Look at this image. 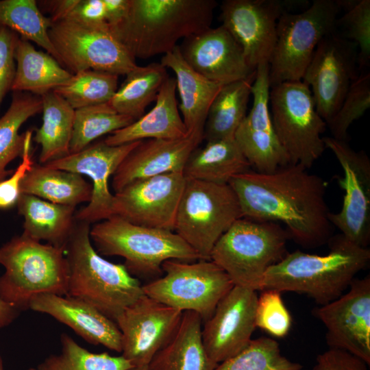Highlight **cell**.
Returning <instances> with one entry per match:
<instances>
[{
	"mask_svg": "<svg viewBox=\"0 0 370 370\" xmlns=\"http://www.w3.org/2000/svg\"><path fill=\"white\" fill-rule=\"evenodd\" d=\"M258 296L256 309V326L270 335L282 338L292 325L291 315L284 305L281 292L264 289Z\"/></svg>",
	"mask_w": 370,
	"mask_h": 370,
	"instance_id": "obj_43",
	"label": "cell"
},
{
	"mask_svg": "<svg viewBox=\"0 0 370 370\" xmlns=\"http://www.w3.org/2000/svg\"><path fill=\"white\" fill-rule=\"evenodd\" d=\"M180 53L196 72L225 85L255 75L239 45L222 25L211 27L186 38Z\"/></svg>",
	"mask_w": 370,
	"mask_h": 370,
	"instance_id": "obj_22",
	"label": "cell"
},
{
	"mask_svg": "<svg viewBox=\"0 0 370 370\" xmlns=\"http://www.w3.org/2000/svg\"><path fill=\"white\" fill-rule=\"evenodd\" d=\"M0 370H3L2 360L0 357Z\"/></svg>",
	"mask_w": 370,
	"mask_h": 370,
	"instance_id": "obj_52",
	"label": "cell"
},
{
	"mask_svg": "<svg viewBox=\"0 0 370 370\" xmlns=\"http://www.w3.org/2000/svg\"><path fill=\"white\" fill-rule=\"evenodd\" d=\"M29 309L52 317L92 345L121 352V334L115 321L87 303L69 296L42 294L30 301Z\"/></svg>",
	"mask_w": 370,
	"mask_h": 370,
	"instance_id": "obj_24",
	"label": "cell"
},
{
	"mask_svg": "<svg viewBox=\"0 0 370 370\" xmlns=\"http://www.w3.org/2000/svg\"><path fill=\"white\" fill-rule=\"evenodd\" d=\"M185 184L182 173L136 180L114 193L112 216L135 225L174 232Z\"/></svg>",
	"mask_w": 370,
	"mask_h": 370,
	"instance_id": "obj_17",
	"label": "cell"
},
{
	"mask_svg": "<svg viewBox=\"0 0 370 370\" xmlns=\"http://www.w3.org/2000/svg\"><path fill=\"white\" fill-rule=\"evenodd\" d=\"M329 349L345 351L370 365V275L354 278L335 300L316 308Z\"/></svg>",
	"mask_w": 370,
	"mask_h": 370,
	"instance_id": "obj_18",
	"label": "cell"
},
{
	"mask_svg": "<svg viewBox=\"0 0 370 370\" xmlns=\"http://www.w3.org/2000/svg\"><path fill=\"white\" fill-rule=\"evenodd\" d=\"M106 22L109 27H112L121 22L126 16L130 0H103Z\"/></svg>",
	"mask_w": 370,
	"mask_h": 370,
	"instance_id": "obj_48",
	"label": "cell"
},
{
	"mask_svg": "<svg viewBox=\"0 0 370 370\" xmlns=\"http://www.w3.org/2000/svg\"><path fill=\"white\" fill-rule=\"evenodd\" d=\"M40 97L42 123L33 140L41 147L39 162L45 164L70 154L75 110L53 90Z\"/></svg>",
	"mask_w": 370,
	"mask_h": 370,
	"instance_id": "obj_32",
	"label": "cell"
},
{
	"mask_svg": "<svg viewBox=\"0 0 370 370\" xmlns=\"http://www.w3.org/2000/svg\"><path fill=\"white\" fill-rule=\"evenodd\" d=\"M336 21L338 32L358 47V70L365 71L370 63V1L356 0Z\"/></svg>",
	"mask_w": 370,
	"mask_h": 370,
	"instance_id": "obj_42",
	"label": "cell"
},
{
	"mask_svg": "<svg viewBox=\"0 0 370 370\" xmlns=\"http://www.w3.org/2000/svg\"><path fill=\"white\" fill-rule=\"evenodd\" d=\"M49 18L41 12L35 0H1L0 25L42 47L59 63V56L49 36Z\"/></svg>",
	"mask_w": 370,
	"mask_h": 370,
	"instance_id": "obj_36",
	"label": "cell"
},
{
	"mask_svg": "<svg viewBox=\"0 0 370 370\" xmlns=\"http://www.w3.org/2000/svg\"><path fill=\"white\" fill-rule=\"evenodd\" d=\"M140 141L112 146L101 140L44 164L86 175L92 180L91 199L85 207L76 210L77 221L90 224L112 216L114 194L110 191L109 180L124 158Z\"/></svg>",
	"mask_w": 370,
	"mask_h": 370,
	"instance_id": "obj_19",
	"label": "cell"
},
{
	"mask_svg": "<svg viewBox=\"0 0 370 370\" xmlns=\"http://www.w3.org/2000/svg\"><path fill=\"white\" fill-rule=\"evenodd\" d=\"M162 277L143 285L145 295L182 312H195L204 322L234 286L211 260H168L162 263Z\"/></svg>",
	"mask_w": 370,
	"mask_h": 370,
	"instance_id": "obj_11",
	"label": "cell"
},
{
	"mask_svg": "<svg viewBox=\"0 0 370 370\" xmlns=\"http://www.w3.org/2000/svg\"><path fill=\"white\" fill-rule=\"evenodd\" d=\"M269 64L258 66L251 95L253 105L234 140L254 171L267 173L290 164L274 130L269 111Z\"/></svg>",
	"mask_w": 370,
	"mask_h": 370,
	"instance_id": "obj_20",
	"label": "cell"
},
{
	"mask_svg": "<svg viewBox=\"0 0 370 370\" xmlns=\"http://www.w3.org/2000/svg\"><path fill=\"white\" fill-rule=\"evenodd\" d=\"M343 170L337 178L344 190L341 210L330 212L329 219L346 238L356 245L368 247L370 243V160L363 151H356L347 141L332 136L323 137Z\"/></svg>",
	"mask_w": 370,
	"mask_h": 370,
	"instance_id": "obj_14",
	"label": "cell"
},
{
	"mask_svg": "<svg viewBox=\"0 0 370 370\" xmlns=\"http://www.w3.org/2000/svg\"><path fill=\"white\" fill-rule=\"evenodd\" d=\"M370 107V73L362 71L350 86L339 109L327 123L333 138L347 141L348 129Z\"/></svg>",
	"mask_w": 370,
	"mask_h": 370,
	"instance_id": "obj_41",
	"label": "cell"
},
{
	"mask_svg": "<svg viewBox=\"0 0 370 370\" xmlns=\"http://www.w3.org/2000/svg\"><path fill=\"white\" fill-rule=\"evenodd\" d=\"M258 295L255 291L234 286L204 322L202 341L210 358L219 364L242 351L256 329Z\"/></svg>",
	"mask_w": 370,
	"mask_h": 370,
	"instance_id": "obj_21",
	"label": "cell"
},
{
	"mask_svg": "<svg viewBox=\"0 0 370 370\" xmlns=\"http://www.w3.org/2000/svg\"><path fill=\"white\" fill-rule=\"evenodd\" d=\"M92 191V184L82 175L44 164H34L21 185V194L74 207L82 203H88Z\"/></svg>",
	"mask_w": 370,
	"mask_h": 370,
	"instance_id": "obj_31",
	"label": "cell"
},
{
	"mask_svg": "<svg viewBox=\"0 0 370 370\" xmlns=\"http://www.w3.org/2000/svg\"><path fill=\"white\" fill-rule=\"evenodd\" d=\"M90 237L101 256L123 258L133 276L160 275L162 263L168 260H201L175 232L135 225L117 216L95 223Z\"/></svg>",
	"mask_w": 370,
	"mask_h": 370,
	"instance_id": "obj_6",
	"label": "cell"
},
{
	"mask_svg": "<svg viewBox=\"0 0 370 370\" xmlns=\"http://www.w3.org/2000/svg\"><path fill=\"white\" fill-rule=\"evenodd\" d=\"M160 64L175 74L179 109L188 132L204 134L210 106L223 85L209 80L190 67L183 58L179 45L162 56Z\"/></svg>",
	"mask_w": 370,
	"mask_h": 370,
	"instance_id": "obj_26",
	"label": "cell"
},
{
	"mask_svg": "<svg viewBox=\"0 0 370 370\" xmlns=\"http://www.w3.org/2000/svg\"><path fill=\"white\" fill-rule=\"evenodd\" d=\"M18 34L0 25V107L7 92L11 90L16 73L14 53Z\"/></svg>",
	"mask_w": 370,
	"mask_h": 370,
	"instance_id": "obj_45",
	"label": "cell"
},
{
	"mask_svg": "<svg viewBox=\"0 0 370 370\" xmlns=\"http://www.w3.org/2000/svg\"><path fill=\"white\" fill-rule=\"evenodd\" d=\"M362 360L343 350L329 349L317 356L312 370H368Z\"/></svg>",
	"mask_w": 370,
	"mask_h": 370,
	"instance_id": "obj_46",
	"label": "cell"
},
{
	"mask_svg": "<svg viewBox=\"0 0 370 370\" xmlns=\"http://www.w3.org/2000/svg\"><path fill=\"white\" fill-rule=\"evenodd\" d=\"M214 0H130L111 32L132 56L147 59L171 51L177 41L210 27Z\"/></svg>",
	"mask_w": 370,
	"mask_h": 370,
	"instance_id": "obj_3",
	"label": "cell"
},
{
	"mask_svg": "<svg viewBox=\"0 0 370 370\" xmlns=\"http://www.w3.org/2000/svg\"><path fill=\"white\" fill-rule=\"evenodd\" d=\"M90 224L76 220L64 251L69 267L66 296L87 303L115 321L145 293L143 285L123 264L112 263L95 249Z\"/></svg>",
	"mask_w": 370,
	"mask_h": 370,
	"instance_id": "obj_4",
	"label": "cell"
},
{
	"mask_svg": "<svg viewBox=\"0 0 370 370\" xmlns=\"http://www.w3.org/2000/svg\"><path fill=\"white\" fill-rule=\"evenodd\" d=\"M77 0L45 1L42 3L47 5V10L50 12L49 17L51 22H56L67 17L76 5Z\"/></svg>",
	"mask_w": 370,
	"mask_h": 370,
	"instance_id": "obj_49",
	"label": "cell"
},
{
	"mask_svg": "<svg viewBox=\"0 0 370 370\" xmlns=\"http://www.w3.org/2000/svg\"><path fill=\"white\" fill-rule=\"evenodd\" d=\"M48 34L60 64L72 74L95 70L125 75L138 66L108 24H88L66 18L51 22Z\"/></svg>",
	"mask_w": 370,
	"mask_h": 370,
	"instance_id": "obj_12",
	"label": "cell"
},
{
	"mask_svg": "<svg viewBox=\"0 0 370 370\" xmlns=\"http://www.w3.org/2000/svg\"><path fill=\"white\" fill-rule=\"evenodd\" d=\"M340 10L336 0H314L301 12L286 11L280 16L269 64L270 87L301 81L319 42L336 30Z\"/></svg>",
	"mask_w": 370,
	"mask_h": 370,
	"instance_id": "obj_8",
	"label": "cell"
},
{
	"mask_svg": "<svg viewBox=\"0 0 370 370\" xmlns=\"http://www.w3.org/2000/svg\"><path fill=\"white\" fill-rule=\"evenodd\" d=\"M272 123L290 164L309 169L325 150L322 134L327 124L317 112L310 88L302 81L271 87Z\"/></svg>",
	"mask_w": 370,
	"mask_h": 370,
	"instance_id": "obj_10",
	"label": "cell"
},
{
	"mask_svg": "<svg viewBox=\"0 0 370 370\" xmlns=\"http://www.w3.org/2000/svg\"><path fill=\"white\" fill-rule=\"evenodd\" d=\"M33 132L34 130L25 132L21 163L7 179L0 182V210H8L16 206L21 194L22 181L35 164L31 152Z\"/></svg>",
	"mask_w": 370,
	"mask_h": 370,
	"instance_id": "obj_44",
	"label": "cell"
},
{
	"mask_svg": "<svg viewBox=\"0 0 370 370\" xmlns=\"http://www.w3.org/2000/svg\"><path fill=\"white\" fill-rule=\"evenodd\" d=\"M28 370H37L36 368H29Z\"/></svg>",
	"mask_w": 370,
	"mask_h": 370,
	"instance_id": "obj_53",
	"label": "cell"
},
{
	"mask_svg": "<svg viewBox=\"0 0 370 370\" xmlns=\"http://www.w3.org/2000/svg\"><path fill=\"white\" fill-rule=\"evenodd\" d=\"M289 239L280 224L242 217L218 240L210 260L228 275L234 286L261 291L268 269L287 254Z\"/></svg>",
	"mask_w": 370,
	"mask_h": 370,
	"instance_id": "obj_7",
	"label": "cell"
},
{
	"mask_svg": "<svg viewBox=\"0 0 370 370\" xmlns=\"http://www.w3.org/2000/svg\"><path fill=\"white\" fill-rule=\"evenodd\" d=\"M134 121L117 113L108 103L75 110L70 153L82 150L99 137L125 127Z\"/></svg>",
	"mask_w": 370,
	"mask_h": 370,
	"instance_id": "obj_38",
	"label": "cell"
},
{
	"mask_svg": "<svg viewBox=\"0 0 370 370\" xmlns=\"http://www.w3.org/2000/svg\"><path fill=\"white\" fill-rule=\"evenodd\" d=\"M302 366L286 358L279 343L262 336L251 339L236 355L219 363L214 370H302Z\"/></svg>",
	"mask_w": 370,
	"mask_h": 370,
	"instance_id": "obj_40",
	"label": "cell"
},
{
	"mask_svg": "<svg viewBox=\"0 0 370 370\" xmlns=\"http://www.w3.org/2000/svg\"><path fill=\"white\" fill-rule=\"evenodd\" d=\"M299 164L271 173L249 170L228 184L238 200L243 217L286 225L290 238L304 248L319 247L332 237L325 200L326 183Z\"/></svg>",
	"mask_w": 370,
	"mask_h": 370,
	"instance_id": "obj_1",
	"label": "cell"
},
{
	"mask_svg": "<svg viewBox=\"0 0 370 370\" xmlns=\"http://www.w3.org/2000/svg\"><path fill=\"white\" fill-rule=\"evenodd\" d=\"M325 255L300 250L287 253L264 274L261 291L274 289L304 294L320 306L347 290L356 275L370 262V249L356 245L343 234L332 236Z\"/></svg>",
	"mask_w": 370,
	"mask_h": 370,
	"instance_id": "obj_2",
	"label": "cell"
},
{
	"mask_svg": "<svg viewBox=\"0 0 370 370\" xmlns=\"http://www.w3.org/2000/svg\"><path fill=\"white\" fill-rule=\"evenodd\" d=\"M202 320L193 311L182 313L177 330L153 356L150 370H214L218 364L208 356L201 335Z\"/></svg>",
	"mask_w": 370,
	"mask_h": 370,
	"instance_id": "obj_27",
	"label": "cell"
},
{
	"mask_svg": "<svg viewBox=\"0 0 370 370\" xmlns=\"http://www.w3.org/2000/svg\"><path fill=\"white\" fill-rule=\"evenodd\" d=\"M14 58L16 73L11 90L42 96L62 86L73 74L50 54L36 50L29 40L19 38Z\"/></svg>",
	"mask_w": 370,
	"mask_h": 370,
	"instance_id": "obj_29",
	"label": "cell"
},
{
	"mask_svg": "<svg viewBox=\"0 0 370 370\" xmlns=\"http://www.w3.org/2000/svg\"><path fill=\"white\" fill-rule=\"evenodd\" d=\"M242 217L237 197L228 184L186 179L174 232L201 260H210L218 240Z\"/></svg>",
	"mask_w": 370,
	"mask_h": 370,
	"instance_id": "obj_9",
	"label": "cell"
},
{
	"mask_svg": "<svg viewBox=\"0 0 370 370\" xmlns=\"http://www.w3.org/2000/svg\"><path fill=\"white\" fill-rule=\"evenodd\" d=\"M182 313L142 295L114 321L121 334V356L133 367L149 365L175 333Z\"/></svg>",
	"mask_w": 370,
	"mask_h": 370,
	"instance_id": "obj_16",
	"label": "cell"
},
{
	"mask_svg": "<svg viewBox=\"0 0 370 370\" xmlns=\"http://www.w3.org/2000/svg\"><path fill=\"white\" fill-rule=\"evenodd\" d=\"M255 75L221 87L208 110L204 127V140L234 138L237 129L247 115Z\"/></svg>",
	"mask_w": 370,
	"mask_h": 370,
	"instance_id": "obj_33",
	"label": "cell"
},
{
	"mask_svg": "<svg viewBox=\"0 0 370 370\" xmlns=\"http://www.w3.org/2000/svg\"><path fill=\"white\" fill-rule=\"evenodd\" d=\"M0 299L19 312L42 294L66 296L69 267L64 248L43 244L23 234L0 247Z\"/></svg>",
	"mask_w": 370,
	"mask_h": 370,
	"instance_id": "obj_5",
	"label": "cell"
},
{
	"mask_svg": "<svg viewBox=\"0 0 370 370\" xmlns=\"http://www.w3.org/2000/svg\"><path fill=\"white\" fill-rule=\"evenodd\" d=\"M125 75V80L108 103L117 113L136 120L145 114L146 107L156 100L169 75L160 62L137 66Z\"/></svg>",
	"mask_w": 370,
	"mask_h": 370,
	"instance_id": "obj_34",
	"label": "cell"
},
{
	"mask_svg": "<svg viewBox=\"0 0 370 370\" xmlns=\"http://www.w3.org/2000/svg\"><path fill=\"white\" fill-rule=\"evenodd\" d=\"M66 18L88 24H108L103 0H77Z\"/></svg>",
	"mask_w": 370,
	"mask_h": 370,
	"instance_id": "obj_47",
	"label": "cell"
},
{
	"mask_svg": "<svg viewBox=\"0 0 370 370\" xmlns=\"http://www.w3.org/2000/svg\"><path fill=\"white\" fill-rule=\"evenodd\" d=\"M250 164L234 139L206 141L189 156L183 175L188 180L228 184L235 175L250 170Z\"/></svg>",
	"mask_w": 370,
	"mask_h": 370,
	"instance_id": "obj_30",
	"label": "cell"
},
{
	"mask_svg": "<svg viewBox=\"0 0 370 370\" xmlns=\"http://www.w3.org/2000/svg\"><path fill=\"white\" fill-rule=\"evenodd\" d=\"M126 370H150L147 366L132 367Z\"/></svg>",
	"mask_w": 370,
	"mask_h": 370,
	"instance_id": "obj_51",
	"label": "cell"
},
{
	"mask_svg": "<svg viewBox=\"0 0 370 370\" xmlns=\"http://www.w3.org/2000/svg\"><path fill=\"white\" fill-rule=\"evenodd\" d=\"M176 81L168 77L161 86L152 109L132 123L117 130L103 140L112 146L147 139H178L189 132L180 115Z\"/></svg>",
	"mask_w": 370,
	"mask_h": 370,
	"instance_id": "obj_25",
	"label": "cell"
},
{
	"mask_svg": "<svg viewBox=\"0 0 370 370\" xmlns=\"http://www.w3.org/2000/svg\"><path fill=\"white\" fill-rule=\"evenodd\" d=\"M358 47L337 30L317 46L301 81L310 89L317 112L326 124L358 77Z\"/></svg>",
	"mask_w": 370,
	"mask_h": 370,
	"instance_id": "obj_13",
	"label": "cell"
},
{
	"mask_svg": "<svg viewBox=\"0 0 370 370\" xmlns=\"http://www.w3.org/2000/svg\"><path fill=\"white\" fill-rule=\"evenodd\" d=\"M42 112L40 96L26 92H14L11 103L0 118V182L11 175L7 166L23 150L25 133L19 130L24 123Z\"/></svg>",
	"mask_w": 370,
	"mask_h": 370,
	"instance_id": "obj_35",
	"label": "cell"
},
{
	"mask_svg": "<svg viewBox=\"0 0 370 370\" xmlns=\"http://www.w3.org/2000/svg\"><path fill=\"white\" fill-rule=\"evenodd\" d=\"M295 3L280 0H225L220 21L243 50L249 66L256 70L269 64L280 16Z\"/></svg>",
	"mask_w": 370,
	"mask_h": 370,
	"instance_id": "obj_15",
	"label": "cell"
},
{
	"mask_svg": "<svg viewBox=\"0 0 370 370\" xmlns=\"http://www.w3.org/2000/svg\"><path fill=\"white\" fill-rule=\"evenodd\" d=\"M16 206L24 220L22 234L65 248L76 223V207L53 204L27 194H21Z\"/></svg>",
	"mask_w": 370,
	"mask_h": 370,
	"instance_id": "obj_28",
	"label": "cell"
},
{
	"mask_svg": "<svg viewBox=\"0 0 370 370\" xmlns=\"http://www.w3.org/2000/svg\"><path fill=\"white\" fill-rule=\"evenodd\" d=\"M203 140L202 133L191 132L178 139L141 140L112 175L114 193L136 180L169 173H182L189 156Z\"/></svg>",
	"mask_w": 370,
	"mask_h": 370,
	"instance_id": "obj_23",
	"label": "cell"
},
{
	"mask_svg": "<svg viewBox=\"0 0 370 370\" xmlns=\"http://www.w3.org/2000/svg\"><path fill=\"white\" fill-rule=\"evenodd\" d=\"M60 343V353L47 357L37 370H126L133 367L122 356L92 353L66 333L61 334Z\"/></svg>",
	"mask_w": 370,
	"mask_h": 370,
	"instance_id": "obj_37",
	"label": "cell"
},
{
	"mask_svg": "<svg viewBox=\"0 0 370 370\" xmlns=\"http://www.w3.org/2000/svg\"><path fill=\"white\" fill-rule=\"evenodd\" d=\"M118 77L106 72L85 70L73 74L67 84L53 91L77 110L109 102L118 88Z\"/></svg>",
	"mask_w": 370,
	"mask_h": 370,
	"instance_id": "obj_39",
	"label": "cell"
},
{
	"mask_svg": "<svg viewBox=\"0 0 370 370\" xmlns=\"http://www.w3.org/2000/svg\"><path fill=\"white\" fill-rule=\"evenodd\" d=\"M19 311L0 299V328L8 326L18 316Z\"/></svg>",
	"mask_w": 370,
	"mask_h": 370,
	"instance_id": "obj_50",
	"label": "cell"
}]
</instances>
